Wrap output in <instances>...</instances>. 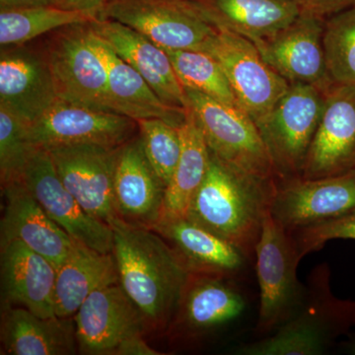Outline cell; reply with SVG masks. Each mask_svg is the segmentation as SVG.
I'll return each mask as SVG.
<instances>
[{"mask_svg": "<svg viewBox=\"0 0 355 355\" xmlns=\"http://www.w3.org/2000/svg\"><path fill=\"white\" fill-rule=\"evenodd\" d=\"M88 26L96 36L146 79L163 101L171 106L189 108L186 89L178 78L164 49L116 20L98 17Z\"/></svg>", "mask_w": 355, "mask_h": 355, "instance_id": "17", "label": "cell"}, {"mask_svg": "<svg viewBox=\"0 0 355 355\" xmlns=\"http://www.w3.org/2000/svg\"><path fill=\"white\" fill-rule=\"evenodd\" d=\"M345 352L355 355V334L350 336L349 340L345 343Z\"/></svg>", "mask_w": 355, "mask_h": 355, "instance_id": "39", "label": "cell"}, {"mask_svg": "<svg viewBox=\"0 0 355 355\" xmlns=\"http://www.w3.org/2000/svg\"><path fill=\"white\" fill-rule=\"evenodd\" d=\"M355 209V172L321 179L277 181L270 214L294 233Z\"/></svg>", "mask_w": 355, "mask_h": 355, "instance_id": "11", "label": "cell"}, {"mask_svg": "<svg viewBox=\"0 0 355 355\" xmlns=\"http://www.w3.org/2000/svg\"><path fill=\"white\" fill-rule=\"evenodd\" d=\"M203 51L216 58L238 105L254 123L272 111L291 86L261 57L253 42L234 33L217 30Z\"/></svg>", "mask_w": 355, "mask_h": 355, "instance_id": "8", "label": "cell"}, {"mask_svg": "<svg viewBox=\"0 0 355 355\" xmlns=\"http://www.w3.org/2000/svg\"><path fill=\"white\" fill-rule=\"evenodd\" d=\"M119 284L113 254H105L73 239V246L58 268L55 288V313L71 318L98 289Z\"/></svg>", "mask_w": 355, "mask_h": 355, "instance_id": "27", "label": "cell"}, {"mask_svg": "<svg viewBox=\"0 0 355 355\" xmlns=\"http://www.w3.org/2000/svg\"><path fill=\"white\" fill-rule=\"evenodd\" d=\"M355 327V300L336 298L328 266L312 273L301 310L277 330L238 347L241 355H320Z\"/></svg>", "mask_w": 355, "mask_h": 355, "instance_id": "3", "label": "cell"}, {"mask_svg": "<svg viewBox=\"0 0 355 355\" xmlns=\"http://www.w3.org/2000/svg\"><path fill=\"white\" fill-rule=\"evenodd\" d=\"M15 48L0 55V106L30 125L60 99L46 58Z\"/></svg>", "mask_w": 355, "mask_h": 355, "instance_id": "20", "label": "cell"}, {"mask_svg": "<svg viewBox=\"0 0 355 355\" xmlns=\"http://www.w3.org/2000/svg\"><path fill=\"white\" fill-rule=\"evenodd\" d=\"M304 11H309L322 17L328 18L354 6L355 0H293Z\"/></svg>", "mask_w": 355, "mask_h": 355, "instance_id": "35", "label": "cell"}, {"mask_svg": "<svg viewBox=\"0 0 355 355\" xmlns=\"http://www.w3.org/2000/svg\"><path fill=\"white\" fill-rule=\"evenodd\" d=\"M166 186L149 163L141 140L123 144L114 180L116 214L135 225L153 228L162 216Z\"/></svg>", "mask_w": 355, "mask_h": 355, "instance_id": "21", "label": "cell"}, {"mask_svg": "<svg viewBox=\"0 0 355 355\" xmlns=\"http://www.w3.org/2000/svg\"><path fill=\"white\" fill-rule=\"evenodd\" d=\"M144 153L167 189L182 153L180 128L158 119L135 121Z\"/></svg>", "mask_w": 355, "mask_h": 355, "instance_id": "32", "label": "cell"}, {"mask_svg": "<svg viewBox=\"0 0 355 355\" xmlns=\"http://www.w3.org/2000/svg\"><path fill=\"white\" fill-rule=\"evenodd\" d=\"M19 180L31 191L46 214L70 237L96 251L112 253L111 227L88 214L65 188L48 149L34 147Z\"/></svg>", "mask_w": 355, "mask_h": 355, "instance_id": "10", "label": "cell"}, {"mask_svg": "<svg viewBox=\"0 0 355 355\" xmlns=\"http://www.w3.org/2000/svg\"><path fill=\"white\" fill-rule=\"evenodd\" d=\"M352 172H355V85L335 83L326 92L301 178L321 179Z\"/></svg>", "mask_w": 355, "mask_h": 355, "instance_id": "15", "label": "cell"}, {"mask_svg": "<svg viewBox=\"0 0 355 355\" xmlns=\"http://www.w3.org/2000/svg\"><path fill=\"white\" fill-rule=\"evenodd\" d=\"M113 254L119 284L148 324L163 326L176 312L191 272L177 252L153 229L116 217Z\"/></svg>", "mask_w": 355, "mask_h": 355, "instance_id": "1", "label": "cell"}, {"mask_svg": "<svg viewBox=\"0 0 355 355\" xmlns=\"http://www.w3.org/2000/svg\"><path fill=\"white\" fill-rule=\"evenodd\" d=\"M291 234L295 240L301 259L312 252L319 251L333 240L355 241V209L331 220L300 229Z\"/></svg>", "mask_w": 355, "mask_h": 355, "instance_id": "34", "label": "cell"}, {"mask_svg": "<svg viewBox=\"0 0 355 355\" xmlns=\"http://www.w3.org/2000/svg\"><path fill=\"white\" fill-rule=\"evenodd\" d=\"M50 6H55V0H0L1 10Z\"/></svg>", "mask_w": 355, "mask_h": 355, "instance_id": "38", "label": "cell"}, {"mask_svg": "<svg viewBox=\"0 0 355 355\" xmlns=\"http://www.w3.org/2000/svg\"><path fill=\"white\" fill-rule=\"evenodd\" d=\"M34 147L28 135L27 123L0 106L1 186L20 179Z\"/></svg>", "mask_w": 355, "mask_h": 355, "instance_id": "33", "label": "cell"}, {"mask_svg": "<svg viewBox=\"0 0 355 355\" xmlns=\"http://www.w3.org/2000/svg\"><path fill=\"white\" fill-rule=\"evenodd\" d=\"M186 89L189 108L210 153L227 164L265 180H277L268 149L253 119L240 107Z\"/></svg>", "mask_w": 355, "mask_h": 355, "instance_id": "6", "label": "cell"}, {"mask_svg": "<svg viewBox=\"0 0 355 355\" xmlns=\"http://www.w3.org/2000/svg\"><path fill=\"white\" fill-rule=\"evenodd\" d=\"M323 44L331 80L355 85V4L327 18Z\"/></svg>", "mask_w": 355, "mask_h": 355, "instance_id": "31", "label": "cell"}, {"mask_svg": "<svg viewBox=\"0 0 355 355\" xmlns=\"http://www.w3.org/2000/svg\"><path fill=\"white\" fill-rule=\"evenodd\" d=\"M277 183L237 169L210 153L209 169L187 217L251 257Z\"/></svg>", "mask_w": 355, "mask_h": 355, "instance_id": "2", "label": "cell"}, {"mask_svg": "<svg viewBox=\"0 0 355 355\" xmlns=\"http://www.w3.org/2000/svg\"><path fill=\"white\" fill-rule=\"evenodd\" d=\"M46 64L60 101L112 112L108 105V72L89 40L87 24L74 25L49 44Z\"/></svg>", "mask_w": 355, "mask_h": 355, "instance_id": "9", "label": "cell"}, {"mask_svg": "<svg viewBox=\"0 0 355 355\" xmlns=\"http://www.w3.org/2000/svg\"><path fill=\"white\" fill-rule=\"evenodd\" d=\"M172 1H191V0H172Z\"/></svg>", "mask_w": 355, "mask_h": 355, "instance_id": "40", "label": "cell"}, {"mask_svg": "<svg viewBox=\"0 0 355 355\" xmlns=\"http://www.w3.org/2000/svg\"><path fill=\"white\" fill-rule=\"evenodd\" d=\"M324 98L326 92L316 86L292 83L272 111L256 121L277 181L301 178Z\"/></svg>", "mask_w": 355, "mask_h": 355, "instance_id": "5", "label": "cell"}, {"mask_svg": "<svg viewBox=\"0 0 355 355\" xmlns=\"http://www.w3.org/2000/svg\"><path fill=\"white\" fill-rule=\"evenodd\" d=\"M89 40L101 55L108 72V105L114 113L135 121L158 119L180 128L186 120L187 109L163 101L139 72L121 60L113 49L91 31Z\"/></svg>", "mask_w": 355, "mask_h": 355, "instance_id": "23", "label": "cell"}, {"mask_svg": "<svg viewBox=\"0 0 355 355\" xmlns=\"http://www.w3.org/2000/svg\"><path fill=\"white\" fill-rule=\"evenodd\" d=\"M326 19L302 10L291 25L254 44L266 62L289 83L309 84L327 92L335 83L324 55Z\"/></svg>", "mask_w": 355, "mask_h": 355, "instance_id": "14", "label": "cell"}, {"mask_svg": "<svg viewBox=\"0 0 355 355\" xmlns=\"http://www.w3.org/2000/svg\"><path fill=\"white\" fill-rule=\"evenodd\" d=\"M2 354L70 355L76 352V324L70 318H43L19 306H3Z\"/></svg>", "mask_w": 355, "mask_h": 355, "instance_id": "26", "label": "cell"}, {"mask_svg": "<svg viewBox=\"0 0 355 355\" xmlns=\"http://www.w3.org/2000/svg\"><path fill=\"white\" fill-rule=\"evenodd\" d=\"M98 17L95 13L55 6L6 9L0 11V44L1 46H22L46 33L88 24Z\"/></svg>", "mask_w": 355, "mask_h": 355, "instance_id": "29", "label": "cell"}, {"mask_svg": "<svg viewBox=\"0 0 355 355\" xmlns=\"http://www.w3.org/2000/svg\"><path fill=\"white\" fill-rule=\"evenodd\" d=\"M135 121L123 114L58 100L30 125L28 135L35 146L95 144L119 148L130 141Z\"/></svg>", "mask_w": 355, "mask_h": 355, "instance_id": "13", "label": "cell"}, {"mask_svg": "<svg viewBox=\"0 0 355 355\" xmlns=\"http://www.w3.org/2000/svg\"><path fill=\"white\" fill-rule=\"evenodd\" d=\"M113 0H55V6L69 10L85 11L98 16Z\"/></svg>", "mask_w": 355, "mask_h": 355, "instance_id": "37", "label": "cell"}, {"mask_svg": "<svg viewBox=\"0 0 355 355\" xmlns=\"http://www.w3.org/2000/svg\"><path fill=\"white\" fill-rule=\"evenodd\" d=\"M99 17L128 26L165 51H203L217 32L191 1L113 0Z\"/></svg>", "mask_w": 355, "mask_h": 355, "instance_id": "7", "label": "cell"}, {"mask_svg": "<svg viewBox=\"0 0 355 355\" xmlns=\"http://www.w3.org/2000/svg\"><path fill=\"white\" fill-rule=\"evenodd\" d=\"M161 352H156L149 347L142 335L130 336L127 340L114 349L113 355H160Z\"/></svg>", "mask_w": 355, "mask_h": 355, "instance_id": "36", "label": "cell"}, {"mask_svg": "<svg viewBox=\"0 0 355 355\" xmlns=\"http://www.w3.org/2000/svg\"><path fill=\"white\" fill-rule=\"evenodd\" d=\"M151 229L171 243L191 272L233 277L242 272L249 258L239 248L187 216L160 217Z\"/></svg>", "mask_w": 355, "mask_h": 355, "instance_id": "24", "label": "cell"}, {"mask_svg": "<svg viewBox=\"0 0 355 355\" xmlns=\"http://www.w3.org/2000/svg\"><path fill=\"white\" fill-rule=\"evenodd\" d=\"M179 128L182 139L181 157L166 189L161 217L187 216L191 200L209 169L210 150L190 108L187 109L186 120Z\"/></svg>", "mask_w": 355, "mask_h": 355, "instance_id": "28", "label": "cell"}, {"mask_svg": "<svg viewBox=\"0 0 355 355\" xmlns=\"http://www.w3.org/2000/svg\"><path fill=\"white\" fill-rule=\"evenodd\" d=\"M228 277L191 272L176 310L177 324L184 335H205L242 316L246 298Z\"/></svg>", "mask_w": 355, "mask_h": 355, "instance_id": "22", "label": "cell"}, {"mask_svg": "<svg viewBox=\"0 0 355 355\" xmlns=\"http://www.w3.org/2000/svg\"><path fill=\"white\" fill-rule=\"evenodd\" d=\"M254 254L260 287V308L254 331L261 338L297 314L304 304L307 291L298 280L297 268L302 259L293 235L270 214L263 222Z\"/></svg>", "mask_w": 355, "mask_h": 355, "instance_id": "4", "label": "cell"}, {"mask_svg": "<svg viewBox=\"0 0 355 355\" xmlns=\"http://www.w3.org/2000/svg\"><path fill=\"white\" fill-rule=\"evenodd\" d=\"M58 270L19 240L0 244L1 307L19 306L43 318L55 313Z\"/></svg>", "mask_w": 355, "mask_h": 355, "instance_id": "19", "label": "cell"}, {"mask_svg": "<svg viewBox=\"0 0 355 355\" xmlns=\"http://www.w3.org/2000/svg\"><path fill=\"white\" fill-rule=\"evenodd\" d=\"M147 324L144 313L120 284L98 289L74 315L79 352L113 355L123 340L142 335Z\"/></svg>", "mask_w": 355, "mask_h": 355, "instance_id": "16", "label": "cell"}, {"mask_svg": "<svg viewBox=\"0 0 355 355\" xmlns=\"http://www.w3.org/2000/svg\"><path fill=\"white\" fill-rule=\"evenodd\" d=\"M6 198L0 223V244L19 240L57 268L73 246V238L46 214L22 181L1 186Z\"/></svg>", "mask_w": 355, "mask_h": 355, "instance_id": "18", "label": "cell"}, {"mask_svg": "<svg viewBox=\"0 0 355 355\" xmlns=\"http://www.w3.org/2000/svg\"><path fill=\"white\" fill-rule=\"evenodd\" d=\"M166 51L184 88L197 90L224 104L239 107L227 77L216 58L203 51Z\"/></svg>", "mask_w": 355, "mask_h": 355, "instance_id": "30", "label": "cell"}, {"mask_svg": "<svg viewBox=\"0 0 355 355\" xmlns=\"http://www.w3.org/2000/svg\"><path fill=\"white\" fill-rule=\"evenodd\" d=\"M121 147L69 144L46 148L65 188L88 214L108 225L119 216L114 180Z\"/></svg>", "mask_w": 355, "mask_h": 355, "instance_id": "12", "label": "cell"}, {"mask_svg": "<svg viewBox=\"0 0 355 355\" xmlns=\"http://www.w3.org/2000/svg\"><path fill=\"white\" fill-rule=\"evenodd\" d=\"M217 30H226L254 44L272 38L302 12L293 0H191Z\"/></svg>", "mask_w": 355, "mask_h": 355, "instance_id": "25", "label": "cell"}]
</instances>
